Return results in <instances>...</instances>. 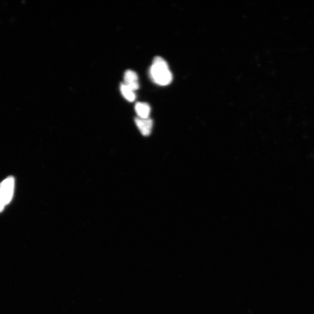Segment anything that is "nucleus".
<instances>
[{"instance_id": "obj_4", "label": "nucleus", "mask_w": 314, "mask_h": 314, "mask_svg": "<svg viewBox=\"0 0 314 314\" xmlns=\"http://www.w3.org/2000/svg\"><path fill=\"white\" fill-rule=\"evenodd\" d=\"M124 81L126 86L135 91L139 88V78L138 74L132 70H128L124 75Z\"/></svg>"}, {"instance_id": "obj_1", "label": "nucleus", "mask_w": 314, "mask_h": 314, "mask_svg": "<svg viewBox=\"0 0 314 314\" xmlns=\"http://www.w3.org/2000/svg\"><path fill=\"white\" fill-rule=\"evenodd\" d=\"M150 77L154 82L159 86H165L172 81V74L168 63L162 58L156 57L153 60L150 70Z\"/></svg>"}, {"instance_id": "obj_3", "label": "nucleus", "mask_w": 314, "mask_h": 314, "mask_svg": "<svg viewBox=\"0 0 314 314\" xmlns=\"http://www.w3.org/2000/svg\"><path fill=\"white\" fill-rule=\"evenodd\" d=\"M135 123L141 134L145 136H149L152 131L153 121L150 118H136Z\"/></svg>"}, {"instance_id": "obj_5", "label": "nucleus", "mask_w": 314, "mask_h": 314, "mask_svg": "<svg viewBox=\"0 0 314 314\" xmlns=\"http://www.w3.org/2000/svg\"><path fill=\"white\" fill-rule=\"evenodd\" d=\"M135 111L139 118H149L150 112H151V108L146 102H137L135 105Z\"/></svg>"}, {"instance_id": "obj_2", "label": "nucleus", "mask_w": 314, "mask_h": 314, "mask_svg": "<svg viewBox=\"0 0 314 314\" xmlns=\"http://www.w3.org/2000/svg\"><path fill=\"white\" fill-rule=\"evenodd\" d=\"M15 188V179L12 176L6 177L0 183V213L11 202Z\"/></svg>"}, {"instance_id": "obj_6", "label": "nucleus", "mask_w": 314, "mask_h": 314, "mask_svg": "<svg viewBox=\"0 0 314 314\" xmlns=\"http://www.w3.org/2000/svg\"><path fill=\"white\" fill-rule=\"evenodd\" d=\"M121 91L123 96L129 102L135 100L136 94L135 91L132 90L124 83L121 85Z\"/></svg>"}]
</instances>
